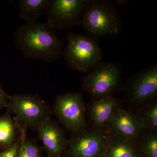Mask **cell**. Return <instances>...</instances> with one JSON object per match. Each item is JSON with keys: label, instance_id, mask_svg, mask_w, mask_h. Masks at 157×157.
Segmentation results:
<instances>
[{"label": "cell", "instance_id": "obj_19", "mask_svg": "<svg viewBox=\"0 0 157 157\" xmlns=\"http://www.w3.org/2000/svg\"><path fill=\"white\" fill-rule=\"evenodd\" d=\"M21 141V139L20 138L15 141L11 146L0 152V157H18Z\"/></svg>", "mask_w": 157, "mask_h": 157}, {"label": "cell", "instance_id": "obj_20", "mask_svg": "<svg viewBox=\"0 0 157 157\" xmlns=\"http://www.w3.org/2000/svg\"><path fill=\"white\" fill-rule=\"evenodd\" d=\"M9 96L4 91L0 82V109L4 107H7L9 103Z\"/></svg>", "mask_w": 157, "mask_h": 157}, {"label": "cell", "instance_id": "obj_13", "mask_svg": "<svg viewBox=\"0 0 157 157\" xmlns=\"http://www.w3.org/2000/svg\"><path fill=\"white\" fill-rule=\"evenodd\" d=\"M100 157H141L137 141L124 140L107 134Z\"/></svg>", "mask_w": 157, "mask_h": 157}, {"label": "cell", "instance_id": "obj_7", "mask_svg": "<svg viewBox=\"0 0 157 157\" xmlns=\"http://www.w3.org/2000/svg\"><path fill=\"white\" fill-rule=\"evenodd\" d=\"M90 0H51L45 24L51 29H69L78 25Z\"/></svg>", "mask_w": 157, "mask_h": 157}, {"label": "cell", "instance_id": "obj_8", "mask_svg": "<svg viewBox=\"0 0 157 157\" xmlns=\"http://www.w3.org/2000/svg\"><path fill=\"white\" fill-rule=\"evenodd\" d=\"M54 110L60 122L73 134L86 129L85 106L80 93H67L58 96Z\"/></svg>", "mask_w": 157, "mask_h": 157}, {"label": "cell", "instance_id": "obj_1", "mask_svg": "<svg viewBox=\"0 0 157 157\" xmlns=\"http://www.w3.org/2000/svg\"><path fill=\"white\" fill-rule=\"evenodd\" d=\"M15 47L28 58L47 63L56 61L63 53L61 39L45 24L26 22L14 33Z\"/></svg>", "mask_w": 157, "mask_h": 157}, {"label": "cell", "instance_id": "obj_17", "mask_svg": "<svg viewBox=\"0 0 157 157\" xmlns=\"http://www.w3.org/2000/svg\"><path fill=\"white\" fill-rule=\"evenodd\" d=\"M15 125L8 116L0 118V144L6 147L15 142Z\"/></svg>", "mask_w": 157, "mask_h": 157}, {"label": "cell", "instance_id": "obj_15", "mask_svg": "<svg viewBox=\"0 0 157 157\" xmlns=\"http://www.w3.org/2000/svg\"><path fill=\"white\" fill-rule=\"evenodd\" d=\"M137 142L141 157H157V132L144 131Z\"/></svg>", "mask_w": 157, "mask_h": 157}, {"label": "cell", "instance_id": "obj_21", "mask_svg": "<svg viewBox=\"0 0 157 157\" xmlns=\"http://www.w3.org/2000/svg\"><path fill=\"white\" fill-rule=\"evenodd\" d=\"M114 2L119 5H126L131 2V1H114Z\"/></svg>", "mask_w": 157, "mask_h": 157}, {"label": "cell", "instance_id": "obj_12", "mask_svg": "<svg viewBox=\"0 0 157 157\" xmlns=\"http://www.w3.org/2000/svg\"><path fill=\"white\" fill-rule=\"evenodd\" d=\"M120 107L118 100L113 96L95 99L89 109L90 120L93 128L105 126Z\"/></svg>", "mask_w": 157, "mask_h": 157}, {"label": "cell", "instance_id": "obj_18", "mask_svg": "<svg viewBox=\"0 0 157 157\" xmlns=\"http://www.w3.org/2000/svg\"><path fill=\"white\" fill-rule=\"evenodd\" d=\"M17 123L18 128L21 132V141L20 147L18 157H39V147L33 140H26L24 127Z\"/></svg>", "mask_w": 157, "mask_h": 157}, {"label": "cell", "instance_id": "obj_16", "mask_svg": "<svg viewBox=\"0 0 157 157\" xmlns=\"http://www.w3.org/2000/svg\"><path fill=\"white\" fill-rule=\"evenodd\" d=\"M144 131L157 132V104L155 101L144 105L139 113Z\"/></svg>", "mask_w": 157, "mask_h": 157}, {"label": "cell", "instance_id": "obj_5", "mask_svg": "<svg viewBox=\"0 0 157 157\" xmlns=\"http://www.w3.org/2000/svg\"><path fill=\"white\" fill-rule=\"evenodd\" d=\"M8 110L16 116V122L25 128H39L50 118V109L41 98L33 95L9 96Z\"/></svg>", "mask_w": 157, "mask_h": 157}, {"label": "cell", "instance_id": "obj_11", "mask_svg": "<svg viewBox=\"0 0 157 157\" xmlns=\"http://www.w3.org/2000/svg\"><path fill=\"white\" fill-rule=\"evenodd\" d=\"M39 139L51 156L59 157L67 145L64 134L58 124L48 118L37 129Z\"/></svg>", "mask_w": 157, "mask_h": 157}, {"label": "cell", "instance_id": "obj_10", "mask_svg": "<svg viewBox=\"0 0 157 157\" xmlns=\"http://www.w3.org/2000/svg\"><path fill=\"white\" fill-rule=\"evenodd\" d=\"M106 127L108 135L130 141H137L144 132L139 113L120 107Z\"/></svg>", "mask_w": 157, "mask_h": 157}, {"label": "cell", "instance_id": "obj_9", "mask_svg": "<svg viewBox=\"0 0 157 157\" xmlns=\"http://www.w3.org/2000/svg\"><path fill=\"white\" fill-rule=\"evenodd\" d=\"M107 134L106 126L74 134L68 142L69 157H100Z\"/></svg>", "mask_w": 157, "mask_h": 157}, {"label": "cell", "instance_id": "obj_14", "mask_svg": "<svg viewBox=\"0 0 157 157\" xmlns=\"http://www.w3.org/2000/svg\"><path fill=\"white\" fill-rule=\"evenodd\" d=\"M51 0H20L19 17L26 22H34L46 12Z\"/></svg>", "mask_w": 157, "mask_h": 157}, {"label": "cell", "instance_id": "obj_6", "mask_svg": "<svg viewBox=\"0 0 157 157\" xmlns=\"http://www.w3.org/2000/svg\"><path fill=\"white\" fill-rule=\"evenodd\" d=\"M129 104L143 106L152 102L157 95V65H150L130 76L123 87Z\"/></svg>", "mask_w": 157, "mask_h": 157}, {"label": "cell", "instance_id": "obj_4", "mask_svg": "<svg viewBox=\"0 0 157 157\" xmlns=\"http://www.w3.org/2000/svg\"><path fill=\"white\" fill-rule=\"evenodd\" d=\"M122 72V68L119 64L101 62L82 77V88L95 99L113 96L123 89Z\"/></svg>", "mask_w": 157, "mask_h": 157}, {"label": "cell", "instance_id": "obj_2", "mask_svg": "<svg viewBox=\"0 0 157 157\" xmlns=\"http://www.w3.org/2000/svg\"><path fill=\"white\" fill-rule=\"evenodd\" d=\"M78 25L82 27L88 36L97 39L117 36L123 27L115 5L106 0H90Z\"/></svg>", "mask_w": 157, "mask_h": 157}, {"label": "cell", "instance_id": "obj_3", "mask_svg": "<svg viewBox=\"0 0 157 157\" xmlns=\"http://www.w3.org/2000/svg\"><path fill=\"white\" fill-rule=\"evenodd\" d=\"M63 55L71 69L88 73L102 62L103 53L98 39L86 35L70 33Z\"/></svg>", "mask_w": 157, "mask_h": 157}]
</instances>
